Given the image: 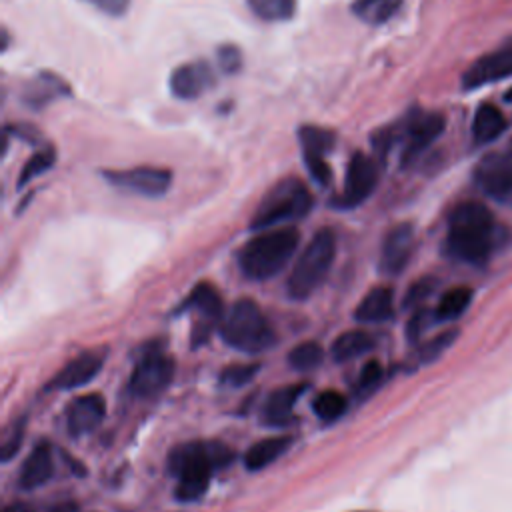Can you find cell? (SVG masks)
I'll list each match as a JSON object with an SVG mask.
<instances>
[{
  "mask_svg": "<svg viewBox=\"0 0 512 512\" xmlns=\"http://www.w3.org/2000/svg\"><path fill=\"white\" fill-rule=\"evenodd\" d=\"M504 230L494 214L480 202H462L448 216L446 250L466 264H484L500 248Z\"/></svg>",
  "mask_w": 512,
  "mask_h": 512,
  "instance_id": "obj_1",
  "label": "cell"
},
{
  "mask_svg": "<svg viewBox=\"0 0 512 512\" xmlns=\"http://www.w3.org/2000/svg\"><path fill=\"white\" fill-rule=\"evenodd\" d=\"M234 450L224 442H184L170 450L168 470L176 476V498L180 502L200 500L210 484L212 472L234 460Z\"/></svg>",
  "mask_w": 512,
  "mask_h": 512,
  "instance_id": "obj_2",
  "label": "cell"
},
{
  "mask_svg": "<svg viewBox=\"0 0 512 512\" xmlns=\"http://www.w3.org/2000/svg\"><path fill=\"white\" fill-rule=\"evenodd\" d=\"M444 126L446 118L440 112L410 110L398 122L378 128L370 142L380 162L386 160L394 146H400V164L410 166L442 136Z\"/></svg>",
  "mask_w": 512,
  "mask_h": 512,
  "instance_id": "obj_3",
  "label": "cell"
},
{
  "mask_svg": "<svg viewBox=\"0 0 512 512\" xmlns=\"http://www.w3.org/2000/svg\"><path fill=\"white\" fill-rule=\"evenodd\" d=\"M300 242V232L294 226H278L260 230L244 244L238 256L242 274L250 280H268L276 276L294 256Z\"/></svg>",
  "mask_w": 512,
  "mask_h": 512,
  "instance_id": "obj_4",
  "label": "cell"
},
{
  "mask_svg": "<svg viewBox=\"0 0 512 512\" xmlns=\"http://www.w3.org/2000/svg\"><path fill=\"white\" fill-rule=\"evenodd\" d=\"M312 204L314 198L300 178H282L266 192V196L258 204L250 220V230L260 232L304 218L312 210Z\"/></svg>",
  "mask_w": 512,
  "mask_h": 512,
  "instance_id": "obj_5",
  "label": "cell"
},
{
  "mask_svg": "<svg viewBox=\"0 0 512 512\" xmlns=\"http://www.w3.org/2000/svg\"><path fill=\"white\" fill-rule=\"evenodd\" d=\"M220 334L228 346L246 354L264 352L276 340L270 322L262 314L260 306L250 298L234 302L224 312L220 322Z\"/></svg>",
  "mask_w": 512,
  "mask_h": 512,
  "instance_id": "obj_6",
  "label": "cell"
},
{
  "mask_svg": "<svg viewBox=\"0 0 512 512\" xmlns=\"http://www.w3.org/2000/svg\"><path fill=\"white\" fill-rule=\"evenodd\" d=\"M336 256V236L330 228L318 230L292 266L286 290L294 300H306L328 276Z\"/></svg>",
  "mask_w": 512,
  "mask_h": 512,
  "instance_id": "obj_7",
  "label": "cell"
},
{
  "mask_svg": "<svg viewBox=\"0 0 512 512\" xmlns=\"http://www.w3.org/2000/svg\"><path fill=\"white\" fill-rule=\"evenodd\" d=\"M380 180V160H374L372 156L364 152H354L346 166L344 186L342 192L332 200V206L350 210L360 206L364 200L372 196Z\"/></svg>",
  "mask_w": 512,
  "mask_h": 512,
  "instance_id": "obj_8",
  "label": "cell"
},
{
  "mask_svg": "<svg viewBox=\"0 0 512 512\" xmlns=\"http://www.w3.org/2000/svg\"><path fill=\"white\" fill-rule=\"evenodd\" d=\"M174 376V360L160 348H150L136 362L128 388L138 398H150L160 394Z\"/></svg>",
  "mask_w": 512,
  "mask_h": 512,
  "instance_id": "obj_9",
  "label": "cell"
},
{
  "mask_svg": "<svg viewBox=\"0 0 512 512\" xmlns=\"http://www.w3.org/2000/svg\"><path fill=\"white\" fill-rule=\"evenodd\" d=\"M298 140H300L304 164L312 180L320 186H328L332 180V170L326 162V156L336 146V134L322 126L304 124L298 128Z\"/></svg>",
  "mask_w": 512,
  "mask_h": 512,
  "instance_id": "obj_10",
  "label": "cell"
},
{
  "mask_svg": "<svg viewBox=\"0 0 512 512\" xmlns=\"http://www.w3.org/2000/svg\"><path fill=\"white\" fill-rule=\"evenodd\" d=\"M476 186L492 200L512 198V148L486 154L474 168Z\"/></svg>",
  "mask_w": 512,
  "mask_h": 512,
  "instance_id": "obj_11",
  "label": "cell"
},
{
  "mask_svg": "<svg viewBox=\"0 0 512 512\" xmlns=\"http://www.w3.org/2000/svg\"><path fill=\"white\" fill-rule=\"evenodd\" d=\"M102 176L116 188L128 190L132 194L158 198L166 194L172 184V172L158 166H136L128 170H104Z\"/></svg>",
  "mask_w": 512,
  "mask_h": 512,
  "instance_id": "obj_12",
  "label": "cell"
},
{
  "mask_svg": "<svg viewBox=\"0 0 512 512\" xmlns=\"http://www.w3.org/2000/svg\"><path fill=\"white\" fill-rule=\"evenodd\" d=\"M194 310L200 314V322L196 324L194 328V336H192V342L194 344H200L208 338L210 330L214 324H220L222 322V316H224V306H222V298H220V292L216 290L214 284L210 282H198L190 294L186 296L184 304L180 306V310Z\"/></svg>",
  "mask_w": 512,
  "mask_h": 512,
  "instance_id": "obj_13",
  "label": "cell"
},
{
  "mask_svg": "<svg viewBox=\"0 0 512 512\" xmlns=\"http://www.w3.org/2000/svg\"><path fill=\"white\" fill-rule=\"evenodd\" d=\"M512 74V38L500 44L496 50L478 58L464 74H462V88L476 90L480 86L498 82Z\"/></svg>",
  "mask_w": 512,
  "mask_h": 512,
  "instance_id": "obj_14",
  "label": "cell"
},
{
  "mask_svg": "<svg viewBox=\"0 0 512 512\" xmlns=\"http://www.w3.org/2000/svg\"><path fill=\"white\" fill-rule=\"evenodd\" d=\"M414 246H416V240H414V228L410 222L392 226L382 240L380 260H378L380 270L388 276L400 274L410 262Z\"/></svg>",
  "mask_w": 512,
  "mask_h": 512,
  "instance_id": "obj_15",
  "label": "cell"
},
{
  "mask_svg": "<svg viewBox=\"0 0 512 512\" xmlns=\"http://www.w3.org/2000/svg\"><path fill=\"white\" fill-rule=\"evenodd\" d=\"M104 354L98 350H88L72 358L64 368H60L48 384V390H72L88 384L102 370Z\"/></svg>",
  "mask_w": 512,
  "mask_h": 512,
  "instance_id": "obj_16",
  "label": "cell"
},
{
  "mask_svg": "<svg viewBox=\"0 0 512 512\" xmlns=\"http://www.w3.org/2000/svg\"><path fill=\"white\" fill-rule=\"evenodd\" d=\"M106 416V402L98 392L78 396L66 410V428L72 436L94 432Z\"/></svg>",
  "mask_w": 512,
  "mask_h": 512,
  "instance_id": "obj_17",
  "label": "cell"
},
{
  "mask_svg": "<svg viewBox=\"0 0 512 512\" xmlns=\"http://www.w3.org/2000/svg\"><path fill=\"white\" fill-rule=\"evenodd\" d=\"M168 84L176 98L192 100L214 84V72L206 62H186L172 70Z\"/></svg>",
  "mask_w": 512,
  "mask_h": 512,
  "instance_id": "obj_18",
  "label": "cell"
},
{
  "mask_svg": "<svg viewBox=\"0 0 512 512\" xmlns=\"http://www.w3.org/2000/svg\"><path fill=\"white\" fill-rule=\"evenodd\" d=\"M54 462L48 442H38L20 466L18 486L22 490H36L52 478Z\"/></svg>",
  "mask_w": 512,
  "mask_h": 512,
  "instance_id": "obj_19",
  "label": "cell"
},
{
  "mask_svg": "<svg viewBox=\"0 0 512 512\" xmlns=\"http://www.w3.org/2000/svg\"><path fill=\"white\" fill-rule=\"evenodd\" d=\"M394 314V292L388 286H376L358 302L354 318L362 324H378Z\"/></svg>",
  "mask_w": 512,
  "mask_h": 512,
  "instance_id": "obj_20",
  "label": "cell"
},
{
  "mask_svg": "<svg viewBox=\"0 0 512 512\" xmlns=\"http://www.w3.org/2000/svg\"><path fill=\"white\" fill-rule=\"evenodd\" d=\"M304 388H306L304 384H290V386H282V388L274 390L262 406V420L268 426L286 424L288 418L292 416V408Z\"/></svg>",
  "mask_w": 512,
  "mask_h": 512,
  "instance_id": "obj_21",
  "label": "cell"
},
{
  "mask_svg": "<svg viewBox=\"0 0 512 512\" xmlns=\"http://www.w3.org/2000/svg\"><path fill=\"white\" fill-rule=\"evenodd\" d=\"M64 94H70L66 82L50 72H42L38 78H34L28 88L22 94V100L26 102V106L30 108H44L46 104H50L56 98H62Z\"/></svg>",
  "mask_w": 512,
  "mask_h": 512,
  "instance_id": "obj_22",
  "label": "cell"
},
{
  "mask_svg": "<svg viewBox=\"0 0 512 512\" xmlns=\"http://www.w3.org/2000/svg\"><path fill=\"white\" fill-rule=\"evenodd\" d=\"M290 442L288 436H270L252 444L244 454V466L252 472L270 466L290 448Z\"/></svg>",
  "mask_w": 512,
  "mask_h": 512,
  "instance_id": "obj_23",
  "label": "cell"
},
{
  "mask_svg": "<svg viewBox=\"0 0 512 512\" xmlns=\"http://www.w3.org/2000/svg\"><path fill=\"white\" fill-rule=\"evenodd\" d=\"M506 128V118L494 104L478 106L472 120V138L476 144L494 142Z\"/></svg>",
  "mask_w": 512,
  "mask_h": 512,
  "instance_id": "obj_24",
  "label": "cell"
},
{
  "mask_svg": "<svg viewBox=\"0 0 512 512\" xmlns=\"http://www.w3.org/2000/svg\"><path fill=\"white\" fill-rule=\"evenodd\" d=\"M374 346V340L364 330H348L334 338L330 346V354L336 362H346L366 354Z\"/></svg>",
  "mask_w": 512,
  "mask_h": 512,
  "instance_id": "obj_25",
  "label": "cell"
},
{
  "mask_svg": "<svg viewBox=\"0 0 512 512\" xmlns=\"http://www.w3.org/2000/svg\"><path fill=\"white\" fill-rule=\"evenodd\" d=\"M472 302V290L468 286H454L442 294L434 308V320L450 322L460 318Z\"/></svg>",
  "mask_w": 512,
  "mask_h": 512,
  "instance_id": "obj_26",
  "label": "cell"
},
{
  "mask_svg": "<svg viewBox=\"0 0 512 512\" xmlns=\"http://www.w3.org/2000/svg\"><path fill=\"white\" fill-rule=\"evenodd\" d=\"M250 12L264 22L290 20L296 12V0H246Z\"/></svg>",
  "mask_w": 512,
  "mask_h": 512,
  "instance_id": "obj_27",
  "label": "cell"
},
{
  "mask_svg": "<svg viewBox=\"0 0 512 512\" xmlns=\"http://www.w3.org/2000/svg\"><path fill=\"white\" fill-rule=\"evenodd\" d=\"M402 0H356L352 12L370 24H382L398 10Z\"/></svg>",
  "mask_w": 512,
  "mask_h": 512,
  "instance_id": "obj_28",
  "label": "cell"
},
{
  "mask_svg": "<svg viewBox=\"0 0 512 512\" xmlns=\"http://www.w3.org/2000/svg\"><path fill=\"white\" fill-rule=\"evenodd\" d=\"M348 408V400L344 394L336 392V390H324L320 392L314 402H312V410L314 414L322 420V422H334L338 420Z\"/></svg>",
  "mask_w": 512,
  "mask_h": 512,
  "instance_id": "obj_29",
  "label": "cell"
},
{
  "mask_svg": "<svg viewBox=\"0 0 512 512\" xmlns=\"http://www.w3.org/2000/svg\"><path fill=\"white\" fill-rule=\"evenodd\" d=\"M56 162V150L52 144H44L40 146L30 158L28 162L22 166L20 170V176H18V186H24L28 184L30 180H34L36 176L44 174L46 170H50Z\"/></svg>",
  "mask_w": 512,
  "mask_h": 512,
  "instance_id": "obj_30",
  "label": "cell"
},
{
  "mask_svg": "<svg viewBox=\"0 0 512 512\" xmlns=\"http://www.w3.org/2000/svg\"><path fill=\"white\" fill-rule=\"evenodd\" d=\"M322 358H324V350L314 340L300 342L288 352V364L298 372H308L318 368L322 364Z\"/></svg>",
  "mask_w": 512,
  "mask_h": 512,
  "instance_id": "obj_31",
  "label": "cell"
},
{
  "mask_svg": "<svg viewBox=\"0 0 512 512\" xmlns=\"http://www.w3.org/2000/svg\"><path fill=\"white\" fill-rule=\"evenodd\" d=\"M458 338V330H454V328H448V330H444V332H440V334H436L434 338H430L428 342H424L420 348H418V352H416V366L418 364H428V362H434L436 358H440L452 344H454V340Z\"/></svg>",
  "mask_w": 512,
  "mask_h": 512,
  "instance_id": "obj_32",
  "label": "cell"
},
{
  "mask_svg": "<svg viewBox=\"0 0 512 512\" xmlns=\"http://www.w3.org/2000/svg\"><path fill=\"white\" fill-rule=\"evenodd\" d=\"M258 372V364H232L228 368L222 370L220 374V380L226 384V386H232V388H238V386H244L248 384Z\"/></svg>",
  "mask_w": 512,
  "mask_h": 512,
  "instance_id": "obj_33",
  "label": "cell"
},
{
  "mask_svg": "<svg viewBox=\"0 0 512 512\" xmlns=\"http://www.w3.org/2000/svg\"><path fill=\"white\" fill-rule=\"evenodd\" d=\"M436 282L434 278H420L416 280L404 296V308H420V304L434 292Z\"/></svg>",
  "mask_w": 512,
  "mask_h": 512,
  "instance_id": "obj_34",
  "label": "cell"
},
{
  "mask_svg": "<svg viewBox=\"0 0 512 512\" xmlns=\"http://www.w3.org/2000/svg\"><path fill=\"white\" fill-rule=\"evenodd\" d=\"M22 438H24V422L22 420L12 422V426L4 432V438H2V448H0L2 460H10L20 450Z\"/></svg>",
  "mask_w": 512,
  "mask_h": 512,
  "instance_id": "obj_35",
  "label": "cell"
},
{
  "mask_svg": "<svg viewBox=\"0 0 512 512\" xmlns=\"http://www.w3.org/2000/svg\"><path fill=\"white\" fill-rule=\"evenodd\" d=\"M216 58H218L220 68L226 74H236L242 68V52L238 46H232V44L220 46L216 52Z\"/></svg>",
  "mask_w": 512,
  "mask_h": 512,
  "instance_id": "obj_36",
  "label": "cell"
},
{
  "mask_svg": "<svg viewBox=\"0 0 512 512\" xmlns=\"http://www.w3.org/2000/svg\"><path fill=\"white\" fill-rule=\"evenodd\" d=\"M432 322V314L430 310H424V308H416L414 314L410 316L408 324H406V336L410 342H418L422 332L428 328V324Z\"/></svg>",
  "mask_w": 512,
  "mask_h": 512,
  "instance_id": "obj_37",
  "label": "cell"
},
{
  "mask_svg": "<svg viewBox=\"0 0 512 512\" xmlns=\"http://www.w3.org/2000/svg\"><path fill=\"white\" fill-rule=\"evenodd\" d=\"M382 378H384V370H382L380 362L370 360V362H366V364L362 366V370H360L358 388H360V390H372V388H376V386L382 382Z\"/></svg>",
  "mask_w": 512,
  "mask_h": 512,
  "instance_id": "obj_38",
  "label": "cell"
},
{
  "mask_svg": "<svg viewBox=\"0 0 512 512\" xmlns=\"http://www.w3.org/2000/svg\"><path fill=\"white\" fill-rule=\"evenodd\" d=\"M84 2L92 4L94 8H98L108 16H122L130 6V0H84Z\"/></svg>",
  "mask_w": 512,
  "mask_h": 512,
  "instance_id": "obj_39",
  "label": "cell"
},
{
  "mask_svg": "<svg viewBox=\"0 0 512 512\" xmlns=\"http://www.w3.org/2000/svg\"><path fill=\"white\" fill-rule=\"evenodd\" d=\"M46 512H80V510H78V506L72 504V502H60V504L52 506V508L46 510Z\"/></svg>",
  "mask_w": 512,
  "mask_h": 512,
  "instance_id": "obj_40",
  "label": "cell"
},
{
  "mask_svg": "<svg viewBox=\"0 0 512 512\" xmlns=\"http://www.w3.org/2000/svg\"><path fill=\"white\" fill-rule=\"evenodd\" d=\"M4 512H34V510L26 504H10L4 508Z\"/></svg>",
  "mask_w": 512,
  "mask_h": 512,
  "instance_id": "obj_41",
  "label": "cell"
},
{
  "mask_svg": "<svg viewBox=\"0 0 512 512\" xmlns=\"http://www.w3.org/2000/svg\"><path fill=\"white\" fill-rule=\"evenodd\" d=\"M504 100H506V102H510V104H512V86H510V88H508V92H506V96H504Z\"/></svg>",
  "mask_w": 512,
  "mask_h": 512,
  "instance_id": "obj_42",
  "label": "cell"
}]
</instances>
